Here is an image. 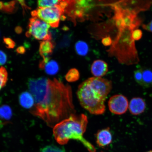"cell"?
<instances>
[{
  "instance_id": "28",
  "label": "cell",
  "mask_w": 152,
  "mask_h": 152,
  "mask_svg": "<svg viewBox=\"0 0 152 152\" xmlns=\"http://www.w3.org/2000/svg\"><path fill=\"white\" fill-rule=\"evenodd\" d=\"M2 7V4L0 2V9L1 8V7Z\"/></svg>"
},
{
  "instance_id": "24",
  "label": "cell",
  "mask_w": 152,
  "mask_h": 152,
  "mask_svg": "<svg viewBox=\"0 0 152 152\" xmlns=\"http://www.w3.org/2000/svg\"><path fill=\"white\" fill-rule=\"evenodd\" d=\"M102 42L104 46H109L112 44L113 41L110 37H104L102 39Z\"/></svg>"
},
{
  "instance_id": "6",
  "label": "cell",
  "mask_w": 152,
  "mask_h": 152,
  "mask_svg": "<svg viewBox=\"0 0 152 152\" xmlns=\"http://www.w3.org/2000/svg\"><path fill=\"white\" fill-rule=\"evenodd\" d=\"M86 80L92 90L106 100L113 88L112 81L103 78L96 77L89 78Z\"/></svg>"
},
{
  "instance_id": "14",
  "label": "cell",
  "mask_w": 152,
  "mask_h": 152,
  "mask_svg": "<svg viewBox=\"0 0 152 152\" xmlns=\"http://www.w3.org/2000/svg\"><path fill=\"white\" fill-rule=\"evenodd\" d=\"M142 86L149 88L152 86V70L150 68H142Z\"/></svg>"
},
{
  "instance_id": "27",
  "label": "cell",
  "mask_w": 152,
  "mask_h": 152,
  "mask_svg": "<svg viewBox=\"0 0 152 152\" xmlns=\"http://www.w3.org/2000/svg\"><path fill=\"white\" fill-rule=\"evenodd\" d=\"M18 52L20 53H23L25 52V50L23 47L19 48L18 49Z\"/></svg>"
},
{
  "instance_id": "8",
  "label": "cell",
  "mask_w": 152,
  "mask_h": 152,
  "mask_svg": "<svg viewBox=\"0 0 152 152\" xmlns=\"http://www.w3.org/2000/svg\"><path fill=\"white\" fill-rule=\"evenodd\" d=\"M96 143L99 147L104 148L113 141V136L109 127L99 130L96 134Z\"/></svg>"
},
{
  "instance_id": "12",
  "label": "cell",
  "mask_w": 152,
  "mask_h": 152,
  "mask_svg": "<svg viewBox=\"0 0 152 152\" xmlns=\"http://www.w3.org/2000/svg\"><path fill=\"white\" fill-rule=\"evenodd\" d=\"M19 102L20 105L26 109L31 110L34 104V99L31 93L24 92L19 96Z\"/></svg>"
},
{
  "instance_id": "23",
  "label": "cell",
  "mask_w": 152,
  "mask_h": 152,
  "mask_svg": "<svg viewBox=\"0 0 152 152\" xmlns=\"http://www.w3.org/2000/svg\"><path fill=\"white\" fill-rule=\"evenodd\" d=\"M7 60V55L3 51L0 50V66L4 65L5 64Z\"/></svg>"
},
{
  "instance_id": "1",
  "label": "cell",
  "mask_w": 152,
  "mask_h": 152,
  "mask_svg": "<svg viewBox=\"0 0 152 152\" xmlns=\"http://www.w3.org/2000/svg\"><path fill=\"white\" fill-rule=\"evenodd\" d=\"M34 104L30 113L54 127L61 121L76 113L71 87L59 80L40 77L28 83Z\"/></svg>"
},
{
  "instance_id": "7",
  "label": "cell",
  "mask_w": 152,
  "mask_h": 152,
  "mask_svg": "<svg viewBox=\"0 0 152 152\" xmlns=\"http://www.w3.org/2000/svg\"><path fill=\"white\" fill-rule=\"evenodd\" d=\"M129 106L128 99L122 94L114 95L108 101L110 111L116 115H122L126 113Z\"/></svg>"
},
{
  "instance_id": "21",
  "label": "cell",
  "mask_w": 152,
  "mask_h": 152,
  "mask_svg": "<svg viewBox=\"0 0 152 152\" xmlns=\"http://www.w3.org/2000/svg\"><path fill=\"white\" fill-rule=\"evenodd\" d=\"M134 77L138 84L142 86V68H138L134 73Z\"/></svg>"
},
{
  "instance_id": "22",
  "label": "cell",
  "mask_w": 152,
  "mask_h": 152,
  "mask_svg": "<svg viewBox=\"0 0 152 152\" xmlns=\"http://www.w3.org/2000/svg\"><path fill=\"white\" fill-rule=\"evenodd\" d=\"M142 30L138 28L135 29L132 32V37L133 40L138 41L142 39Z\"/></svg>"
},
{
  "instance_id": "20",
  "label": "cell",
  "mask_w": 152,
  "mask_h": 152,
  "mask_svg": "<svg viewBox=\"0 0 152 152\" xmlns=\"http://www.w3.org/2000/svg\"><path fill=\"white\" fill-rule=\"evenodd\" d=\"M41 152H66L65 150L57 146L50 145L44 148Z\"/></svg>"
},
{
  "instance_id": "10",
  "label": "cell",
  "mask_w": 152,
  "mask_h": 152,
  "mask_svg": "<svg viewBox=\"0 0 152 152\" xmlns=\"http://www.w3.org/2000/svg\"><path fill=\"white\" fill-rule=\"evenodd\" d=\"M91 71L94 77H102L108 72V64L103 60H95L91 66Z\"/></svg>"
},
{
  "instance_id": "29",
  "label": "cell",
  "mask_w": 152,
  "mask_h": 152,
  "mask_svg": "<svg viewBox=\"0 0 152 152\" xmlns=\"http://www.w3.org/2000/svg\"><path fill=\"white\" fill-rule=\"evenodd\" d=\"M146 152H152V151H150Z\"/></svg>"
},
{
  "instance_id": "16",
  "label": "cell",
  "mask_w": 152,
  "mask_h": 152,
  "mask_svg": "<svg viewBox=\"0 0 152 152\" xmlns=\"http://www.w3.org/2000/svg\"><path fill=\"white\" fill-rule=\"evenodd\" d=\"M75 48L77 54L81 56H86L89 51L88 45L83 41H79L76 42Z\"/></svg>"
},
{
  "instance_id": "18",
  "label": "cell",
  "mask_w": 152,
  "mask_h": 152,
  "mask_svg": "<svg viewBox=\"0 0 152 152\" xmlns=\"http://www.w3.org/2000/svg\"><path fill=\"white\" fill-rule=\"evenodd\" d=\"M63 0H38V6L45 7L60 5Z\"/></svg>"
},
{
  "instance_id": "17",
  "label": "cell",
  "mask_w": 152,
  "mask_h": 152,
  "mask_svg": "<svg viewBox=\"0 0 152 152\" xmlns=\"http://www.w3.org/2000/svg\"><path fill=\"white\" fill-rule=\"evenodd\" d=\"M80 77V74L78 70L76 68H73L68 71L66 74L65 78L68 82L73 83L79 80Z\"/></svg>"
},
{
  "instance_id": "19",
  "label": "cell",
  "mask_w": 152,
  "mask_h": 152,
  "mask_svg": "<svg viewBox=\"0 0 152 152\" xmlns=\"http://www.w3.org/2000/svg\"><path fill=\"white\" fill-rule=\"evenodd\" d=\"M8 80V73L6 69L3 66L0 68V90L7 82Z\"/></svg>"
},
{
  "instance_id": "11",
  "label": "cell",
  "mask_w": 152,
  "mask_h": 152,
  "mask_svg": "<svg viewBox=\"0 0 152 152\" xmlns=\"http://www.w3.org/2000/svg\"><path fill=\"white\" fill-rule=\"evenodd\" d=\"M54 48V44L50 41H43L40 43L39 52L43 59L41 62L45 63L50 60L49 57L52 54Z\"/></svg>"
},
{
  "instance_id": "4",
  "label": "cell",
  "mask_w": 152,
  "mask_h": 152,
  "mask_svg": "<svg viewBox=\"0 0 152 152\" xmlns=\"http://www.w3.org/2000/svg\"><path fill=\"white\" fill-rule=\"evenodd\" d=\"M64 10L60 5L56 6L39 7L31 12L32 17L41 19L52 28L58 27L60 20L63 16Z\"/></svg>"
},
{
  "instance_id": "3",
  "label": "cell",
  "mask_w": 152,
  "mask_h": 152,
  "mask_svg": "<svg viewBox=\"0 0 152 152\" xmlns=\"http://www.w3.org/2000/svg\"><path fill=\"white\" fill-rule=\"evenodd\" d=\"M78 99L82 107L92 115H101L106 110L105 100L93 90L86 80L78 87L77 92Z\"/></svg>"
},
{
  "instance_id": "5",
  "label": "cell",
  "mask_w": 152,
  "mask_h": 152,
  "mask_svg": "<svg viewBox=\"0 0 152 152\" xmlns=\"http://www.w3.org/2000/svg\"><path fill=\"white\" fill-rule=\"evenodd\" d=\"M50 28L46 23L37 17H33L29 20L26 35L31 36L39 40L50 41L52 37L49 31Z\"/></svg>"
},
{
  "instance_id": "2",
  "label": "cell",
  "mask_w": 152,
  "mask_h": 152,
  "mask_svg": "<svg viewBox=\"0 0 152 152\" xmlns=\"http://www.w3.org/2000/svg\"><path fill=\"white\" fill-rule=\"evenodd\" d=\"M88 123V118L84 114H72L53 127L55 140L62 145L67 144L70 140H77L81 142L89 152H96L94 146L83 136Z\"/></svg>"
},
{
  "instance_id": "25",
  "label": "cell",
  "mask_w": 152,
  "mask_h": 152,
  "mask_svg": "<svg viewBox=\"0 0 152 152\" xmlns=\"http://www.w3.org/2000/svg\"><path fill=\"white\" fill-rule=\"evenodd\" d=\"M142 28L146 31L152 33V20L147 24H142Z\"/></svg>"
},
{
  "instance_id": "9",
  "label": "cell",
  "mask_w": 152,
  "mask_h": 152,
  "mask_svg": "<svg viewBox=\"0 0 152 152\" xmlns=\"http://www.w3.org/2000/svg\"><path fill=\"white\" fill-rule=\"evenodd\" d=\"M146 103L143 99L134 97L130 100L129 106L130 113L133 115H138L143 113L146 108Z\"/></svg>"
},
{
  "instance_id": "13",
  "label": "cell",
  "mask_w": 152,
  "mask_h": 152,
  "mask_svg": "<svg viewBox=\"0 0 152 152\" xmlns=\"http://www.w3.org/2000/svg\"><path fill=\"white\" fill-rule=\"evenodd\" d=\"M39 67L42 69H44L47 73L51 75L56 73L58 70V63L53 60H49L45 63H40Z\"/></svg>"
},
{
  "instance_id": "26",
  "label": "cell",
  "mask_w": 152,
  "mask_h": 152,
  "mask_svg": "<svg viewBox=\"0 0 152 152\" xmlns=\"http://www.w3.org/2000/svg\"><path fill=\"white\" fill-rule=\"evenodd\" d=\"M4 41L7 46L9 48H13L15 46V43L12 39L9 38H5L4 39Z\"/></svg>"
},
{
  "instance_id": "15",
  "label": "cell",
  "mask_w": 152,
  "mask_h": 152,
  "mask_svg": "<svg viewBox=\"0 0 152 152\" xmlns=\"http://www.w3.org/2000/svg\"><path fill=\"white\" fill-rule=\"evenodd\" d=\"M12 116V110L9 106L3 105L0 106V121H4L6 123V121L11 119Z\"/></svg>"
}]
</instances>
